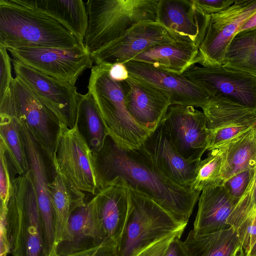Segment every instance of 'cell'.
Here are the masks:
<instances>
[{"label":"cell","instance_id":"1","mask_svg":"<svg viewBox=\"0 0 256 256\" xmlns=\"http://www.w3.org/2000/svg\"><path fill=\"white\" fill-rule=\"evenodd\" d=\"M92 155L98 190L110 186L136 190L154 201L178 222L188 224L200 192L176 184L139 148H124L109 136Z\"/></svg>","mask_w":256,"mask_h":256},{"label":"cell","instance_id":"2","mask_svg":"<svg viewBox=\"0 0 256 256\" xmlns=\"http://www.w3.org/2000/svg\"><path fill=\"white\" fill-rule=\"evenodd\" d=\"M0 249L13 256H46L42 220L29 171L13 180L7 207L0 208Z\"/></svg>","mask_w":256,"mask_h":256},{"label":"cell","instance_id":"3","mask_svg":"<svg viewBox=\"0 0 256 256\" xmlns=\"http://www.w3.org/2000/svg\"><path fill=\"white\" fill-rule=\"evenodd\" d=\"M0 43L6 48H72L84 45L55 19L15 0H0Z\"/></svg>","mask_w":256,"mask_h":256},{"label":"cell","instance_id":"4","mask_svg":"<svg viewBox=\"0 0 256 256\" xmlns=\"http://www.w3.org/2000/svg\"><path fill=\"white\" fill-rule=\"evenodd\" d=\"M159 0H88L84 46L90 54L119 38L137 24L157 22Z\"/></svg>","mask_w":256,"mask_h":256},{"label":"cell","instance_id":"5","mask_svg":"<svg viewBox=\"0 0 256 256\" xmlns=\"http://www.w3.org/2000/svg\"><path fill=\"white\" fill-rule=\"evenodd\" d=\"M109 69L98 65L92 66L88 92L95 100L108 136L124 148H138L150 132L129 114L120 83L110 78Z\"/></svg>","mask_w":256,"mask_h":256},{"label":"cell","instance_id":"6","mask_svg":"<svg viewBox=\"0 0 256 256\" xmlns=\"http://www.w3.org/2000/svg\"><path fill=\"white\" fill-rule=\"evenodd\" d=\"M128 216L116 246V256H136L156 241L184 232L187 224L178 222L140 192L128 188Z\"/></svg>","mask_w":256,"mask_h":256},{"label":"cell","instance_id":"7","mask_svg":"<svg viewBox=\"0 0 256 256\" xmlns=\"http://www.w3.org/2000/svg\"><path fill=\"white\" fill-rule=\"evenodd\" d=\"M0 114L24 120L29 130L52 162L60 122L36 93L18 76L0 100Z\"/></svg>","mask_w":256,"mask_h":256},{"label":"cell","instance_id":"8","mask_svg":"<svg viewBox=\"0 0 256 256\" xmlns=\"http://www.w3.org/2000/svg\"><path fill=\"white\" fill-rule=\"evenodd\" d=\"M55 171L78 190L96 195L98 192L92 152L77 124H60L52 158Z\"/></svg>","mask_w":256,"mask_h":256},{"label":"cell","instance_id":"9","mask_svg":"<svg viewBox=\"0 0 256 256\" xmlns=\"http://www.w3.org/2000/svg\"><path fill=\"white\" fill-rule=\"evenodd\" d=\"M6 48L13 58L74 86L84 72L93 66L84 45L72 48L23 46Z\"/></svg>","mask_w":256,"mask_h":256},{"label":"cell","instance_id":"10","mask_svg":"<svg viewBox=\"0 0 256 256\" xmlns=\"http://www.w3.org/2000/svg\"><path fill=\"white\" fill-rule=\"evenodd\" d=\"M256 13V0H235L224 10L208 16L198 44L196 64L203 66L222 64L230 42L242 24Z\"/></svg>","mask_w":256,"mask_h":256},{"label":"cell","instance_id":"11","mask_svg":"<svg viewBox=\"0 0 256 256\" xmlns=\"http://www.w3.org/2000/svg\"><path fill=\"white\" fill-rule=\"evenodd\" d=\"M182 75L206 92L256 110V74L232 66L194 65Z\"/></svg>","mask_w":256,"mask_h":256},{"label":"cell","instance_id":"12","mask_svg":"<svg viewBox=\"0 0 256 256\" xmlns=\"http://www.w3.org/2000/svg\"><path fill=\"white\" fill-rule=\"evenodd\" d=\"M12 64L16 76L36 93L60 124L73 128L76 122L80 94L76 86L38 71L14 58Z\"/></svg>","mask_w":256,"mask_h":256},{"label":"cell","instance_id":"13","mask_svg":"<svg viewBox=\"0 0 256 256\" xmlns=\"http://www.w3.org/2000/svg\"><path fill=\"white\" fill-rule=\"evenodd\" d=\"M27 154L29 172L34 188L42 220L46 256L54 252L55 222L48 194V182L52 179L50 166H53L46 152L29 130L25 122L14 118Z\"/></svg>","mask_w":256,"mask_h":256},{"label":"cell","instance_id":"14","mask_svg":"<svg viewBox=\"0 0 256 256\" xmlns=\"http://www.w3.org/2000/svg\"><path fill=\"white\" fill-rule=\"evenodd\" d=\"M180 40H187L168 30L157 22H142L91 54L90 56L94 65L110 68L114 64H124L132 60L153 46Z\"/></svg>","mask_w":256,"mask_h":256},{"label":"cell","instance_id":"15","mask_svg":"<svg viewBox=\"0 0 256 256\" xmlns=\"http://www.w3.org/2000/svg\"><path fill=\"white\" fill-rule=\"evenodd\" d=\"M162 119L179 154L188 161L201 160L210 136L203 112L192 106L171 105Z\"/></svg>","mask_w":256,"mask_h":256},{"label":"cell","instance_id":"16","mask_svg":"<svg viewBox=\"0 0 256 256\" xmlns=\"http://www.w3.org/2000/svg\"><path fill=\"white\" fill-rule=\"evenodd\" d=\"M210 131L207 150L221 146L256 124V110L221 96L210 98L202 108Z\"/></svg>","mask_w":256,"mask_h":256},{"label":"cell","instance_id":"17","mask_svg":"<svg viewBox=\"0 0 256 256\" xmlns=\"http://www.w3.org/2000/svg\"><path fill=\"white\" fill-rule=\"evenodd\" d=\"M139 148L172 181L182 186L191 187L200 160L188 161L179 154L163 119Z\"/></svg>","mask_w":256,"mask_h":256},{"label":"cell","instance_id":"18","mask_svg":"<svg viewBox=\"0 0 256 256\" xmlns=\"http://www.w3.org/2000/svg\"><path fill=\"white\" fill-rule=\"evenodd\" d=\"M120 83L129 114L138 124L152 132L172 105L170 94L130 74Z\"/></svg>","mask_w":256,"mask_h":256},{"label":"cell","instance_id":"19","mask_svg":"<svg viewBox=\"0 0 256 256\" xmlns=\"http://www.w3.org/2000/svg\"><path fill=\"white\" fill-rule=\"evenodd\" d=\"M90 202L100 245L116 246L128 216V188L106 186L100 189Z\"/></svg>","mask_w":256,"mask_h":256},{"label":"cell","instance_id":"20","mask_svg":"<svg viewBox=\"0 0 256 256\" xmlns=\"http://www.w3.org/2000/svg\"><path fill=\"white\" fill-rule=\"evenodd\" d=\"M130 75L163 89L171 94L172 105L202 108L208 94L184 76L164 70L152 64L131 60L125 63Z\"/></svg>","mask_w":256,"mask_h":256},{"label":"cell","instance_id":"21","mask_svg":"<svg viewBox=\"0 0 256 256\" xmlns=\"http://www.w3.org/2000/svg\"><path fill=\"white\" fill-rule=\"evenodd\" d=\"M208 16L199 11L192 0H159L157 22L168 30L198 46Z\"/></svg>","mask_w":256,"mask_h":256},{"label":"cell","instance_id":"22","mask_svg":"<svg viewBox=\"0 0 256 256\" xmlns=\"http://www.w3.org/2000/svg\"><path fill=\"white\" fill-rule=\"evenodd\" d=\"M198 201L192 229L195 233L206 234L230 227L227 221L236 203L230 198L222 182L204 189Z\"/></svg>","mask_w":256,"mask_h":256},{"label":"cell","instance_id":"23","mask_svg":"<svg viewBox=\"0 0 256 256\" xmlns=\"http://www.w3.org/2000/svg\"><path fill=\"white\" fill-rule=\"evenodd\" d=\"M198 46L194 42L180 40L153 46L132 60L152 64L155 68L182 75L196 64Z\"/></svg>","mask_w":256,"mask_h":256},{"label":"cell","instance_id":"24","mask_svg":"<svg viewBox=\"0 0 256 256\" xmlns=\"http://www.w3.org/2000/svg\"><path fill=\"white\" fill-rule=\"evenodd\" d=\"M98 246L100 242L90 201L72 213L67 234L56 246L53 254L71 256Z\"/></svg>","mask_w":256,"mask_h":256},{"label":"cell","instance_id":"25","mask_svg":"<svg viewBox=\"0 0 256 256\" xmlns=\"http://www.w3.org/2000/svg\"><path fill=\"white\" fill-rule=\"evenodd\" d=\"M48 187L55 222L54 248L67 234L68 222L72 213L86 202L84 192L56 172Z\"/></svg>","mask_w":256,"mask_h":256},{"label":"cell","instance_id":"26","mask_svg":"<svg viewBox=\"0 0 256 256\" xmlns=\"http://www.w3.org/2000/svg\"><path fill=\"white\" fill-rule=\"evenodd\" d=\"M55 19L84 42L88 26L86 3L82 0H15Z\"/></svg>","mask_w":256,"mask_h":256},{"label":"cell","instance_id":"27","mask_svg":"<svg viewBox=\"0 0 256 256\" xmlns=\"http://www.w3.org/2000/svg\"><path fill=\"white\" fill-rule=\"evenodd\" d=\"M184 242L190 256H245L237 232L232 226L204 234L192 230Z\"/></svg>","mask_w":256,"mask_h":256},{"label":"cell","instance_id":"28","mask_svg":"<svg viewBox=\"0 0 256 256\" xmlns=\"http://www.w3.org/2000/svg\"><path fill=\"white\" fill-rule=\"evenodd\" d=\"M223 154L222 182L256 164V124L250 129L218 147Z\"/></svg>","mask_w":256,"mask_h":256},{"label":"cell","instance_id":"29","mask_svg":"<svg viewBox=\"0 0 256 256\" xmlns=\"http://www.w3.org/2000/svg\"><path fill=\"white\" fill-rule=\"evenodd\" d=\"M76 124L91 150H100L108 135L98 108L89 92L80 94Z\"/></svg>","mask_w":256,"mask_h":256},{"label":"cell","instance_id":"30","mask_svg":"<svg viewBox=\"0 0 256 256\" xmlns=\"http://www.w3.org/2000/svg\"><path fill=\"white\" fill-rule=\"evenodd\" d=\"M0 141L4 144L14 174L25 175L29 170L28 156L16 121L3 114H0Z\"/></svg>","mask_w":256,"mask_h":256},{"label":"cell","instance_id":"31","mask_svg":"<svg viewBox=\"0 0 256 256\" xmlns=\"http://www.w3.org/2000/svg\"><path fill=\"white\" fill-rule=\"evenodd\" d=\"M222 64L256 74V27L234 35L226 49Z\"/></svg>","mask_w":256,"mask_h":256},{"label":"cell","instance_id":"32","mask_svg":"<svg viewBox=\"0 0 256 256\" xmlns=\"http://www.w3.org/2000/svg\"><path fill=\"white\" fill-rule=\"evenodd\" d=\"M222 164L223 154L220 148L208 151L207 156L198 164L196 177L191 187L202 192L207 187L222 182Z\"/></svg>","mask_w":256,"mask_h":256},{"label":"cell","instance_id":"33","mask_svg":"<svg viewBox=\"0 0 256 256\" xmlns=\"http://www.w3.org/2000/svg\"><path fill=\"white\" fill-rule=\"evenodd\" d=\"M16 176L12 170L3 143L0 141V206L6 207L10 198L12 181Z\"/></svg>","mask_w":256,"mask_h":256},{"label":"cell","instance_id":"34","mask_svg":"<svg viewBox=\"0 0 256 256\" xmlns=\"http://www.w3.org/2000/svg\"><path fill=\"white\" fill-rule=\"evenodd\" d=\"M255 166L240 172L222 182L230 198L237 204L246 191L254 171Z\"/></svg>","mask_w":256,"mask_h":256},{"label":"cell","instance_id":"35","mask_svg":"<svg viewBox=\"0 0 256 256\" xmlns=\"http://www.w3.org/2000/svg\"><path fill=\"white\" fill-rule=\"evenodd\" d=\"M12 60L6 46L0 43V100L8 94L14 79L12 74Z\"/></svg>","mask_w":256,"mask_h":256},{"label":"cell","instance_id":"36","mask_svg":"<svg viewBox=\"0 0 256 256\" xmlns=\"http://www.w3.org/2000/svg\"><path fill=\"white\" fill-rule=\"evenodd\" d=\"M236 231L246 256L256 242V224L248 219Z\"/></svg>","mask_w":256,"mask_h":256},{"label":"cell","instance_id":"37","mask_svg":"<svg viewBox=\"0 0 256 256\" xmlns=\"http://www.w3.org/2000/svg\"><path fill=\"white\" fill-rule=\"evenodd\" d=\"M194 4L202 14L210 16L226 10L234 2L235 0H192Z\"/></svg>","mask_w":256,"mask_h":256},{"label":"cell","instance_id":"38","mask_svg":"<svg viewBox=\"0 0 256 256\" xmlns=\"http://www.w3.org/2000/svg\"><path fill=\"white\" fill-rule=\"evenodd\" d=\"M180 232L166 236L150 245L136 256H164L172 240L177 236H182Z\"/></svg>","mask_w":256,"mask_h":256},{"label":"cell","instance_id":"39","mask_svg":"<svg viewBox=\"0 0 256 256\" xmlns=\"http://www.w3.org/2000/svg\"><path fill=\"white\" fill-rule=\"evenodd\" d=\"M71 256H116V247L101 244Z\"/></svg>","mask_w":256,"mask_h":256},{"label":"cell","instance_id":"40","mask_svg":"<svg viewBox=\"0 0 256 256\" xmlns=\"http://www.w3.org/2000/svg\"><path fill=\"white\" fill-rule=\"evenodd\" d=\"M181 236H177L172 240L164 256H190Z\"/></svg>","mask_w":256,"mask_h":256},{"label":"cell","instance_id":"41","mask_svg":"<svg viewBox=\"0 0 256 256\" xmlns=\"http://www.w3.org/2000/svg\"><path fill=\"white\" fill-rule=\"evenodd\" d=\"M108 74L112 80L117 82H123L129 76V73L125 64L120 62L112 64L109 69Z\"/></svg>","mask_w":256,"mask_h":256},{"label":"cell","instance_id":"42","mask_svg":"<svg viewBox=\"0 0 256 256\" xmlns=\"http://www.w3.org/2000/svg\"><path fill=\"white\" fill-rule=\"evenodd\" d=\"M256 27V13L250 18L241 26L238 32Z\"/></svg>","mask_w":256,"mask_h":256},{"label":"cell","instance_id":"43","mask_svg":"<svg viewBox=\"0 0 256 256\" xmlns=\"http://www.w3.org/2000/svg\"><path fill=\"white\" fill-rule=\"evenodd\" d=\"M246 256H256V242Z\"/></svg>","mask_w":256,"mask_h":256},{"label":"cell","instance_id":"44","mask_svg":"<svg viewBox=\"0 0 256 256\" xmlns=\"http://www.w3.org/2000/svg\"><path fill=\"white\" fill-rule=\"evenodd\" d=\"M252 222L254 224H256V212L253 216V218H252Z\"/></svg>","mask_w":256,"mask_h":256},{"label":"cell","instance_id":"45","mask_svg":"<svg viewBox=\"0 0 256 256\" xmlns=\"http://www.w3.org/2000/svg\"><path fill=\"white\" fill-rule=\"evenodd\" d=\"M52 256H57L55 254L52 255Z\"/></svg>","mask_w":256,"mask_h":256}]
</instances>
